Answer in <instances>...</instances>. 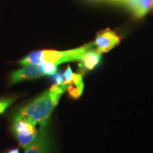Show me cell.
<instances>
[{
    "label": "cell",
    "mask_w": 153,
    "mask_h": 153,
    "mask_svg": "<svg viewBox=\"0 0 153 153\" xmlns=\"http://www.w3.org/2000/svg\"><path fill=\"white\" fill-rule=\"evenodd\" d=\"M68 85L55 84L34 99L19 110L14 115V120L26 118L33 122L36 125H47L50 116L56 107L61 96L67 90Z\"/></svg>",
    "instance_id": "obj_1"
},
{
    "label": "cell",
    "mask_w": 153,
    "mask_h": 153,
    "mask_svg": "<svg viewBox=\"0 0 153 153\" xmlns=\"http://www.w3.org/2000/svg\"><path fill=\"white\" fill-rule=\"evenodd\" d=\"M94 46V43L91 42L83 46L68 51H58L46 50L35 51L30 53L25 58L21 60L19 63L22 65H26L28 64L40 65L45 62H50L57 66L64 62L79 61L86 51L92 49Z\"/></svg>",
    "instance_id": "obj_2"
},
{
    "label": "cell",
    "mask_w": 153,
    "mask_h": 153,
    "mask_svg": "<svg viewBox=\"0 0 153 153\" xmlns=\"http://www.w3.org/2000/svg\"><path fill=\"white\" fill-rule=\"evenodd\" d=\"M36 124L26 118L14 120L12 130L22 148H27L33 142L38 135Z\"/></svg>",
    "instance_id": "obj_3"
},
{
    "label": "cell",
    "mask_w": 153,
    "mask_h": 153,
    "mask_svg": "<svg viewBox=\"0 0 153 153\" xmlns=\"http://www.w3.org/2000/svg\"><path fill=\"white\" fill-rule=\"evenodd\" d=\"M120 38L117 34L110 28L102 30L97 33L94 45L99 53H108L120 43Z\"/></svg>",
    "instance_id": "obj_4"
},
{
    "label": "cell",
    "mask_w": 153,
    "mask_h": 153,
    "mask_svg": "<svg viewBox=\"0 0 153 153\" xmlns=\"http://www.w3.org/2000/svg\"><path fill=\"white\" fill-rule=\"evenodd\" d=\"M44 75H45V73L41 64H28L11 74L10 83L14 85L19 82L36 79Z\"/></svg>",
    "instance_id": "obj_5"
},
{
    "label": "cell",
    "mask_w": 153,
    "mask_h": 153,
    "mask_svg": "<svg viewBox=\"0 0 153 153\" xmlns=\"http://www.w3.org/2000/svg\"><path fill=\"white\" fill-rule=\"evenodd\" d=\"M46 126L47 125L40 126L36 139L25 149L24 153H51V141Z\"/></svg>",
    "instance_id": "obj_6"
},
{
    "label": "cell",
    "mask_w": 153,
    "mask_h": 153,
    "mask_svg": "<svg viewBox=\"0 0 153 153\" xmlns=\"http://www.w3.org/2000/svg\"><path fill=\"white\" fill-rule=\"evenodd\" d=\"M101 53L97 50L90 49L86 51L79 60V73L84 74L87 71H91L101 62Z\"/></svg>",
    "instance_id": "obj_7"
},
{
    "label": "cell",
    "mask_w": 153,
    "mask_h": 153,
    "mask_svg": "<svg viewBox=\"0 0 153 153\" xmlns=\"http://www.w3.org/2000/svg\"><path fill=\"white\" fill-rule=\"evenodd\" d=\"M84 89V82L82 74L79 72L74 73L72 76L71 82L68 85L67 90L69 95L73 99H77L81 96Z\"/></svg>",
    "instance_id": "obj_8"
},
{
    "label": "cell",
    "mask_w": 153,
    "mask_h": 153,
    "mask_svg": "<svg viewBox=\"0 0 153 153\" xmlns=\"http://www.w3.org/2000/svg\"><path fill=\"white\" fill-rule=\"evenodd\" d=\"M153 9V0H140L133 11L137 18H142Z\"/></svg>",
    "instance_id": "obj_9"
},
{
    "label": "cell",
    "mask_w": 153,
    "mask_h": 153,
    "mask_svg": "<svg viewBox=\"0 0 153 153\" xmlns=\"http://www.w3.org/2000/svg\"><path fill=\"white\" fill-rule=\"evenodd\" d=\"M43 67L45 75H54L56 74L57 66L56 65L50 62H45L41 64Z\"/></svg>",
    "instance_id": "obj_10"
},
{
    "label": "cell",
    "mask_w": 153,
    "mask_h": 153,
    "mask_svg": "<svg viewBox=\"0 0 153 153\" xmlns=\"http://www.w3.org/2000/svg\"><path fill=\"white\" fill-rule=\"evenodd\" d=\"M63 76H64V82L63 83L66 84V85H69L71 82L72 79V76H73V73H72L70 66H68Z\"/></svg>",
    "instance_id": "obj_11"
},
{
    "label": "cell",
    "mask_w": 153,
    "mask_h": 153,
    "mask_svg": "<svg viewBox=\"0 0 153 153\" xmlns=\"http://www.w3.org/2000/svg\"><path fill=\"white\" fill-rule=\"evenodd\" d=\"M14 101V99H2L0 100V114L6 110V108L8 107L11 103Z\"/></svg>",
    "instance_id": "obj_12"
},
{
    "label": "cell",
    "mask_w": 153,
    "mask_h": 153,
    "mask_svg": "<svg viewBox=\"0 0 153 153\" xmlns=\"http://www.w3.org/2000/svg\"><path fill=\"white\" fill-rule=\"evenodd\" d=\"M55 81H56L57 84H59V85H62L64 82V79H63V76L61 75L60 74H57L55 75Z\"/></svg>",
    "instance_id": "obj_13"
},
{
    "label": "cell",
    "mask_w": 153,
    "mask_h": 153,
    "mask_svg": "<svg viewBox=\"0 0 153 153\" xmlns=\"http://www.w3.org/2000/svg\"><path fill=\"white\" fill-rule=\"evenodd\" d=\"M117 1H122V2H124V1H125V0H117Z\"/></svg>",
    "instance_id": "obj_14"
}]
</instances>
